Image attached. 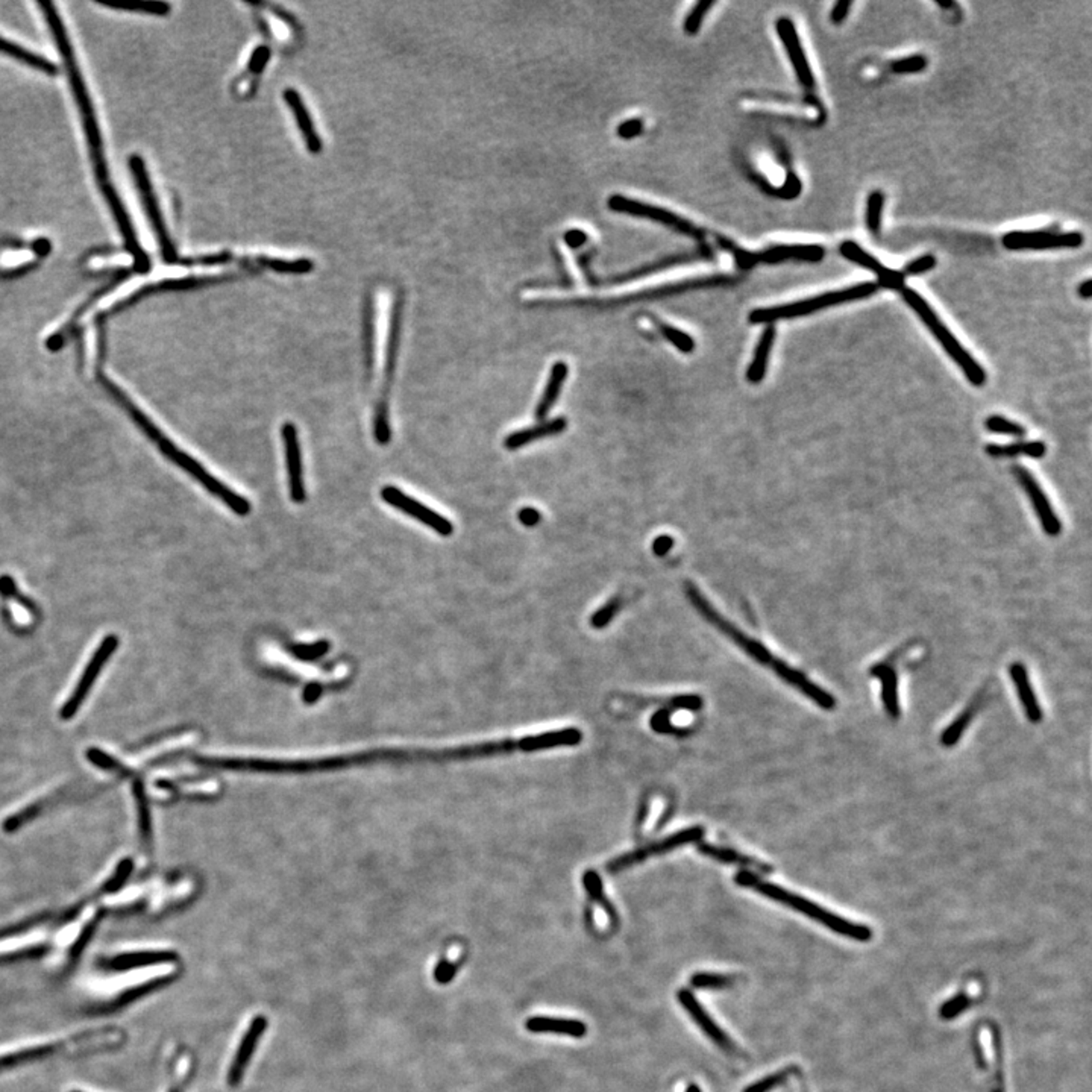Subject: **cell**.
Listing matches in <instances>:
<instances>
[{
  "mask_svg": "<svg viewBox=\"0 0 1092 1092\" xmlns=\"http://www.w3.org/2000/svg\"><path fill=\"white\" fill-rule=\"evenodd\" d=\"M528 1030L533 1033H555L571 1037H584L587 1033L586 1024L575 1019L549 1018V1017H533L528 1018Z\"/></svg>",
  "mask_w": 1092,
  "mask_h": 1092,
  "instance_id": "27",
  "label": "cell"
},
{
  "mask_svg": "<svg viewBox=\"0 0 1092 1092\" xmlns=\"http://www.w3.org/2000/svg\"><path fill=\"white\" fill-rule=\"evenodd\" d=\"M281 434L284 449H285V467H287V477H289L290 500L295 504H302V502H305L307 491H305V484H304V471H302V460H300L298 429L295 427V424L285 422L282 425Z\"/></svg>",
  "mask_w": 1092,
  "mask_h": 1092,
  "instance_id": "14",
  "label": "cell"
},
{
  "mask_svg": "<svg viewBox=\"0 0 1092 1092\" xmlns=\"http://www.w3.org/2000/svg\"><path fill=\"white\" fill-rule=\"evenodd\" d=\"M673 544H675V542H673V537L669 536V534H662V536L655 537L654 540H653V553H654L657 557H664V555H668L671 553V549L673 548Z\"/></svg>",
  "mask_w": 1092,
  "mask_h": 1092,
  "instance_id": "55",
  "label": "cell"
},
{
  "mask_svg": "<svg viewBox=\"0 0 1092 1092\" xmlns=\"http://www.w3.org/2000/svg\"><path fill=\"white\" fill-rule=\"evenodd\" d=\"M271 58V49L267 46H260L256 47L247 63V73L252 76H260L264 70V67L269 63Z\"/></svg>",
  "mask_w": 1092,
  "mask_h": 1092,
  "instance_id": "48",
  "label": "cell"
},
{
  "mask_svg": "<svg viewBox=\"0 0 1092 1092\" xmlns=\"http://www.w3.org/2000/svg\"><path fill=\"white\" fill-rule=\"evenodd\" d=\"M984 425H986V429L989 433H994V434H1004V436L1012 437H1024L1027 434L1026 428L1023 427L1021 424L999 416V414H994V416L986 419Z\"/></svg>",
  "mask_w": 1092,
  "mask_h": 1092,
  "instance_id": "40",
  "label": "cell"
},
{
  "mask_svg": "<svg viewBox=\"0 0 1092 1092\" xmlns=\"http://www.w3.org/2000/svg\"><path fill=\"white\" fill-rule=\"evenodd\" d=\"M1012 473L1018 480L1021 487L1027 493L1028 500H1030L1033 509H1035V513H1037L1039 524L1044 529V533L1050 537L1059 536L1061 531H1062V522H1061L1059 516L1056 515L1055 510L1051 507V504H1050L1046 493L1042 491V487L1035 480V477L1024 466H1019V464H1015L1012 467Z\"/></svg>",
  "mask_w": 1092,
  "mask_h": 1092,
  "instance_id": "12",
  "label": "cell"
},
{
  "mask_svg": "<svg viewBox=\"0 0 1092 1092\" xmlns=\"http://www.w3.org/2000/svg\"><path fill=\"white\" fill-rule=\"evenodd\" d=\"M566 427H568V420H566V419H553V420H548V422H544V424H539L536 427L525 428V429H519V431L511 433L510 436L505 437L504 446H505L507 449H510V451H516L519 448L528 445V443H533V442H537V440H540V438L557 436V434L563 433Z\"/></svg>",
  "mask_w": 1092,
  "mask_h": 1092,
  "instance_id": "22",
  "label": "cell"
},
{
  "mask_svg": "<svg viewBox=\"0 0 1092 1092\" xmlns=\"http://www.w3.org/2000/svg\"><path fill=\"white\" fill-rule=\"evenodd\" d=\"M609 208L616 211V213H624V214H631V216H637V218L654 220L659 223H663L666 227L673 228L675 231L686 234V236L695 237V238H702V236H704L702 231H700L698 228L693 227L687 220L673 214L668 209L654 207V205H649L645 202L630 199V198L620 196V194H613L610 198Z\"/></svg>",
  "mask_w": 1092,
  "mask_h": 1092,
  "instance_id": "9",
  "label": "cell"
},
{
  "mask_svg": "<svg viewBox=\"0 0 1092 1092\" xmlns=\"http://www.w3.org/2000/svg\"><path fill=\"white\" fill-rule=\"evenodd\" d=\"M826 255V251L822 246L818 245H791V246H774L762 254H755L757 261H764L768 264L782 263L784 260H798V261H809V263H819Z\"/></svg>",
  "mask_w": 1092,
  "mask_h": 1092,
  "instance_id": "19",
  "label": "cell"
},
{
  "mask_svg": "<svg viewBox=\"0 0 1092 1092\" xmlns=\"http://www.w3.org/2000/svg\"><path fill=\"white\" fill-rule=\"evenodd\" d=\"M0 54L7 55L9 58H14L18 63L26 64L29 67L46 73V74H50V76H54L58 73V67L50 60H47L41 55L32 54V52L26 50L25 47L5 40L3 36H0Z\"/></svg>",
  "mask_w": 1092,
  "mask_h": 1092,
  "instance_id": "30",
  "label": "cell"
},
{
  "mask_svg": "<svg viewBox=\"0 0 1092 1092\" xmlns=\"http://www.w3.org/2000/svg\"><path fill=\"white\" fill-rule=\"evenodd\" d=\"M1010 678L1015 686V691L1018 695L1023 710L1026 713L1028 721L1032 724H1037L1042 721V710L1037 702V695L1032 687V682L1028 680L1027 669L1026 666L1019 662L1010 664Z\"/></svg>",
  "mask_w": 1092,
  "mask_h": 1092,
  "instance_id": "21",
  "label": "cell"
},
{
  "mask_svg": "<svg viewBox=\"0 0 1092 1092\" xmlns=\"http://www.w3.org/2000/svg\"><path fill=\"white\" fill-rule=\"evenodd\" d=\"M791 1073L792 1070H783V1071H778V1073L766 1075L762 1080H759V1082L754 1083V1085L748 1086L745 1092H769L773 1088H775V1086L782 1085V1083L786 1080V1077Z\"/></svg>",
  "mask_w": 1092,
  "mask_h": 1092,
  "instance_id": "49",
  "label": "cell"
},
{
  "mask_svg": "<svg viewBox=\"0 0 1092 1092\" xmlns=\"http://www.w3.org/2000/svg\"><path fill=\"white\" fill-rule=\"evenodd\" d=\"M691 982L695 988L700 989H721L730 986L733 979L721 974L698 973L692 975Z\"/></svg>",
  "mask_w": 1092,
  "mask_h": 1092,
  "instance_id": "42",
  "label": "cell"
},
{
  "mask_svg": "<svg viewBox=\"0 0 1092 1092\" xmlns=\"http://www.w3.org/2000/svg\"><path fill=\"white\" fill-rule=\"evenodd\" d=\"M70 1092H81V1091H70Z\"/></svg>",
  "mask_w": 1092,
  "mask_h": 1092,
  "instance_id": "63",
  "label": "cell"
},
{
  "mask_svg": "<svg viewBox=\"0 0 1092 1092\" xmlns=\"http://www.w3.org/2000/svg\"><path fill=\"white\" fill-rule=\"evenodd\" d=\"M178 956L173 951H132L116 956L108 960L109 970L113 971H127L132 968L149 966V965L167 964L176 960Z\"/></svg>",
  "mask_w": 1092,
  "mask_h": 1092,
  "instance_id": "24",
  "label": "cell"
},
{
  "mask_svg": "<svg viewBox=\"0 0 1092 1092\" xmlns=\"http://www.w3.org/2000/svg\"><path fill=\"white\" fill-rule=\"evenodd\" d=\"M134 795L136 800V810H138V824H140V833L145 844H151L152 839V827H151V813L147 807V798H146V791L143 788V783L140 780L134 782Z\"/></svg>",
  "mask_w": 1092,
  "mask_h": 1092,
  "instance_id": "35",
  "label": "cell"
},
{
  "mask_svg": "<svg viewBox=\"0 0 1092 1092\" xmlns=\"http://www.w3.org/2000/svg\"><path fill=\"white\" fill-rule=\"evenodd\" d=\"M686 1092H701V1090L700 1088H698V1086H695V1085H692V1086H689V1090H687V1091Z\"/></svg>",
  "mask_w": 1092,
  "mask_h": 1092,
  "instance_id": "62",
  "label": "cell"
},
{
  "mask_svg": "<svg viewBox=\"0 0 1092 1092\" xmlns=\"http://www.w3.org/2000/svg\"><path fill=\"white\" fill-rule=\"evenodd\" d=\"M132 869H134V862L131 859H123L116 868V873L113 874L107 882L103 883L102 892L118 891L127 882L129 874L132 873Z\"/></svg>",
  "mask_w": 1092,
  "mask_h": 1092,
  "instance_id": "45",
  "label": "cell"
},
{
  "mask_svg": "<svg viewBox=\"0 0 1092 1092\" xmlns=\"http://www.w3.org/2000/svg\"><path fill=\"white\" fill-rule=\"evenodd\" d=\"M684 589H686V596L691 601L692 606L700 611L701 615H702V618L707 619L710 624H713L715 627L719 628V630H721L726 636L730 637L737 646H740V648L745 651L746 654L750 655L751 659H754L755 662H759L760 664H766V666H769V664L773 663L774 655L769 653V649H768L766 646L762 645L759 640H755V639H751V637L744 635V633H742L740 630H737L733 624H730L727 619L722 618L718 611L710 606L709 601L706 600V598L701 595V592L698 591L692 582H687Z\"/></svg>",
  "mask_w": 1092,
  "mask_h": 1092,
  "instance_id": "7",
  "label": "cell"
},
{
  "mask_svg": "<svg viewBox=\"0 0 1092 1092\" xmlns=\"http://www.w3.org/2000/svg\"><path fill=\"white\" fill-rule=\"evenodd\" d=\"M642 131H644V123L640 118H630L616 127L618 136L624 140H631L635 136H640Z\"/></svg>",
  "mask_w": 1092,
  "mask_h": 1092,
  "instance_id": "53",
  "label": "cell"
},
{
  "mask_svg": "<svg viewBox=\"0 0 1092 1092\" xmlns=\"http://www.w3.org/2000/svg\"><path fill=\"white\" fill-rule=\"evenodd\" d=\"M980 706H982V695L977 697L973 704H970V706H968V707H966V709H965L964 711H962V713H960V715H959V716H957V718L948 726V728L944 730V733L941 735V745L946 746V748L955 746L956 744L960 740V737L964 736V733L966 731L968 726L973 722L974 716H975V713L980 709Z\"/></svg>",
  "mask_w": 1092,
  "mask_h": 1092,
  "instance_id": "32",
  "label": "cell"
},
{
  "mask_svg": "<svg viewBox=\"0 0 1092 1092\" xmlns=\"http://www.w3.org/2000/svg\"><path fill=\"white\" fill-rule=\"evenodd\" d=\"M284 100H285V103L289 105L293 116L296 118L298 127H299L302 136L307 143V149L311 154H318L322 151V140L318 136V131L314 129L307 105L304 103L299 93L293 90V89H287L284 91Z\"/></svg>",
  "mask_w": 1092,
  "mask_h": 1092,
  "instance_id": "20",
  "label": "cell"
},
{
  "mask_svg": "<svg viewBox=\"0 0 1092 1092\" xmlns=\"http://www.w3.org/2000/svg\"><path fill=\"white\" fill-rule=\"evenodd\" d=\"M775 29L778 32V36L782 40L786 52L791 58V63L793 65V70L797 73L798 81L804 89L812 90L815 87V78H813V73L810 69L806 54L802 50L800 36H798L793 22L788 17L778 18L777 23H775Z\"/></svg>",
  "mask_w": 1092,
  "mask_h": 1092,
  "instance_id": "15",
  "label": "cell"
},
{
  "mask_svg": "<svg viewBox=\"0 0 1092 1092\" xmlns=\"http://www.w3.org/2000/svg\"><path fill=\"white\" fill-rule=\"evenodd\" d=\"M936 3L939 7H942V8H950V7H953V2H941V0H937Z\"/></svg>",
  "mask_w": 1092,
  "mask_h": 1092,
  "instance_id": "61",
  "label": "cell"
},
{
  "mask_svg": "<svg viewBox=\"0 0 1092 1092\" xmlns=\"http://www.w3.org/2000/svg\"><path fill=\"white\" fill-rule=\"evenodd\" d=\"M38 7L43 11V16H45L46 22L49 25V29L52 31L55 45L58 47L61 56H63L67 76H69L70 87H72L73 94H74V100H76L78 108L81 113L82 123H84L85 136H87L89 149H90L91 161H93V167H94L102 194L107 200L109 209L113 211V216L116 218V223H117L118 229H120V234L125 240V245H127L129 254L132 255V258H134V267H136V272H149L151 271V260L143 251V247L138 243V238H136V231H134V227L131 223V218L127 216V209L123 207L122 200L118 198L117 191H116L114 185L111 184V180H109L108 167H107L105 155H103V145H102V138H100L96 114H94L93 105H91L87 87H85L84 79H82L81 72H79L78 64L74 60V54H73L72 46L69 41V36H67V31L64 27L63 20L58 16L52 2H38Z\"/></svg>",
  "mask_w": 1092,
  "mask_h": 1092,
  "instance_id": "1",
  "label": "cell"
},
{
  "mask_svg": "<svg viewBox=\"0 0 1092 1092\" xmlns=\"http://www.w3.org/2000/svg\"><path fill=\"white\" fill-rule=\"evenodd\" d=\"M771 669H773L774 673H777V675L782 678L783 682L791 684L792 687H795V689L800 692V693H802L806 698L813 701V702H815L818 707H821V709H836V700H835L833 695H830L827 691H824L822 687H819L818 684L810 682L809 678H807L804 673L797 671V669H793V668H791L789 664L784 663L780 659H775V657H774L773 663H771Z\"/></svg>",
  "mask_w": 1092,
  "mask_h": 1092,
  "instance_id": "16",
  "label": "cell"
},
{
  "mask_svg": "<svg viewBox=\"0 0 1092 1092\" xmlns=\"http://www.w3.org/2000/svg\"><path fill=\"white\" fill-rule=\"evenodd\" d=\"M455 974V965L451 964L449 960H443L442 964L436 968V979L440 983L449 982Z\"/></svg>",
  "mask_w": 1092,
  "mask_h": 1092,
  "instance_id": "58",
  "label": "cell"
},
{
  "mask_svg": "<svg viewBox=\"0 0 1092 1092\" xmlns=\"http://www.w3.org/2000/svg\"><path fill=\"white\" fill-rule=\"evenodd\" d=\"M364 320H366L364 322V351H366V358H367V367L371 369L373 362V318L371 304L367 305Z\"/></svg>",
  "mask_w": 1092,
  "mask_h": 1092,
  "instance_id": "50",
  "label": "cell"
},
{
  "mask_svg": "<svg viewBox=\"0 0 1092 1092\" xmlns=\"http://www.w3.org/2000/svg\"><path fill=\"white\" fill-rule=\"evenodd\" d=\"M839 251H841V254L844 255L846 260H850L851 263L859 264V266H862L864 269H868V271L875 273V275L879 276V287L893 289V290L898 291L904 287V275H903V272H897V271L888 269L886 266H883L877 258H874L873 255L869 254V252H866L864 249H862V247L857 245V243H855V242L846 240V242H844V243L841 245Z\"/></svg>",
  "mask_w": 1092,
  "mask_h": 1092,
  "instance_id": "17",
  "label": "cell"
},
{
  "mask_svg": "<svg viewBox=\"0 0 1092 1092\" xmlns=\"http://www.w3.org/2000/svg\"><path fill=\"white\" fill-rule=\"evenodd\" d=\"M851 7H853V2H850V0H841V2H837L836 5L831 9V14H830L831 22L836 23V25H839L841 22H844L846 16H848V11H850Z\"/></svg>",
  "mask_w": 1092,
  "mask_h": 1092,
  "instance_id": "57",
  "label": "cell"
},
{
  "mask_svg": "<svg viewBox=\"0 0 1092 1092\" xmlns=\"http://www.w3.org/2000/svg\"><path fill=\"white\" fill-rule=\"evenodd\" d=\"M518 519L519 522L525 527H536L537 524L540 522V519H542V515L534 507H524V509L519 510Z\"/></svg>",
  "mask_w": 1092,
  "mask_h": 1092,
  "instance_id": "56",
  "label": "cell"
},
{
  "mask_svg": "<svg viewBox=\"0 0 1092 1092\" xmlns=\"http://www.w3.org/2000/svg\"><path fill=\"white\" fill-rule=\"evenodd\" d=\"M87 759L94 766H99L102 769L113 771V773L127 774V769L123 764L116 760L113 755L107 754V753H103L102 750H98V748H90L87 751Z\"/></svg>",
  "mask_w": 1092,
  "mask_h": 1092,
  "instance_id": "44",
  "label": "cell"
},
{
  "mask_svg": "<svg viewBox=\"0 0 1092 1092\" xmlns=\"http://www.w3.org/2000/svg\"><path fill=\"white\" fill-rule=\"evenodd\" d=\"M702 835H704V830L701 827L686 828L682 831H677V833L666 837L663 841H659L655 844H651V845L645 846V848H640V850H636L633 853H627V855H620L618 859L611 860L607 864V869L610 873H618V871H622V869L630 868L633 864L644 862L648 857L664 855V853H669V851H673L678 846L697 842V841H700Z\"/></svg>",
  "mask_w": 1092,
  "mask_h": 1092,
  "instance_id": "13",
  "label": "cell"
},
{
  "mask_svg": "<svg viewBox=\"0 0 1092 1092\" xmlns=\"http://www.w3.org/2000/svg\"><path fill=\"white\" fill-rule=\"evenodd\" d=\"M264 1028H266V1019H264L263 1017L255 1018L254 1021H252V1024H251V1027L247 1028L245 1037L242 1039V1044H240L238 1050H237L236 1059H234V1062H232L231 1068H229L228 1080H229L231 1085H237V1083L240 1082L242 1074L245 1071L246 1065L249 1062L251 1055L254 1053L256 1042H258L260 1037L263 1035Z\"/></svg>",
  "mask_w": 1092,
  "mask_h": 1092,
  "instance_id": "23",
  "label": "cell"
},
{
  "mask_svg": "<svg viewBox=\"0 0 1092 1092\" xmlns=\"http://www.w3.org/2000/svg\"><path fill=\"white\" fill-rule=\"evenodd\" d=\"M568 373H569L568 364L564 362H555L553 369H551V373H549V380L546 382L544 395L539 400L536 411H534L537 420L546 419L551 409L554 407L555 402H557L560 393H562V387H563L564 381L568 378Z\"/></svg>",
  "mask_w": 1092,
  "mask_h": 1092,
  "instance_id": "28",
  "label": "cell"
},
{
  "mask_svg": "<svg viewBox=\"0 0 1092 1092\" xmlns=\"http://www.w3.org/2000/svg\"><path fill=\"white\" fill-rule=\"evenodd\" d=\"M926 67H927V58L924 55L908 56V58H903L898 61H893L891 65L892 72L901 73V74L922 72Z\"/></svg>",
  "mask_w": 1092,
  "mask_h": 1092,
  "instance_id": "47",
  "label": "cell"
},
{
  "mask_svg": "<svg viewBox=\"0 0 1092 1092\" xmlns=\"http://www.w3.org/2000/svg\"><path fill=\"white\" fill-rule=\"evenodd\" d=\"M582 882H584V888H586L587 893L591 895L592 900L596 901L601 908L604 909V912L609 915L610 918L616 919V912H615L613 906L610 904V901L607 900L606 895H604V889H602V882H601L600 875L596 873H593V871H589V873L584 874Z\"/></svg>",
  "mask_w": 1092,
  "mask_h": 1092,
  "instance_id": "36",
  "label": "cell"
},
{
  "mask_svg": "<svg viewBox=\"0 0 1092 1092\" xmlns=\"http://www.w3.org/2000/svg\"><path fill=\"white\" fill-rule=\"evenodd\" d=\"M381 498L384 502H387L391 507L400 510L402 513L409 515L411 518L418 519L424 525L434 529L438 536L449 537L454 533V525L449 519L438 515L434 510L424 505L422 502L410 498L404 491L393 487V486H384L381 489Z\"/></svg>",
  "mask_w": 1092,
  "mask_h": 1092,
  "instance_id": "10",
  "label": "cell"
},
{
  "mask_svg": "<svg viewBox=\"0 0 1092 1092\" xmlns=\"http://www.w3.org/2000/svg\"><path fill=\"white\" fill-rule=\"evenodd\" d=\"M1079 295H1080L1082 298H1085V299H1090V298H1091L1092 296L1091 280H1086V281H1083L1082 284L1079 285Z\"/></svg>",
  "mask_w": 1092,
  "mask_h": 1092,
  "instance_id": "60",
  "label": "cell"
},
{
  "mask_svg": "<svg viewBox=\"0 0 1092 1092\" xmlns=\"http://www.w3.org/2000/svg\"><path fill=\"white\" fill-rule=\"evenodd\" d=\"M873 675H877L880 678V686H882V702L883 707L889 718H900V700H898V677L895 669L889 664L880 663L873 666L871 669Z\"/></svg>",
  "mask_w": 1092,
  "mask_h": 1092,
  "instance_id": "25",
  "label": "cell"
},
{
  "mask_svg": "<svg viewBox=\"0 0 1092 1092\" xmlns=\"http://www.w3.org/2000/svg\"><path fill=\"white\" fill-rule=\"evenodd\" d=\"M966 1006H968V999L965 995H957L953 1000L944 1004V1008L941 1010V1015L944 1018H955L956 1015L960 1013Z\"/></svg>",
  "mask_w": 1092,
  "mask_h": 1092,
  "instance_id": "54",
  "label": "cell"
},
{
  "mask_svg": "<svg viewBox=\"0 0 1092 1092\" xmlns=\"http://www.w3.org/2000/svg\"><path fill=\"white\" fill-rule=\"evenodd\" d=\"M900 291L903 299L906 300V304L909 305L910 309H913L918 314L919 318L927 325L930 333L936 337L939 345L944 347L946 355L960 367V371L964 372L966 380L975 387L984 386L986 378H988L984 369L980 364L977 363V360L974 358L973 355L970 354L964 346L960 345V342L942 323V320L937 318L936 313L928 305L927 300L924 299L918 291L909 289V287H903Z\"/></svg>",
  "mask_w": 1092,
  "mask_h": 1092,
  "instance_id": "4",
  "label": "cell"
},
{
  "mask_svg": "<svg viewBox=\"0 0 1092 1092\" xmlns=\"http://www.w3.org/2000/svg\"><path fill=\"white\" fill-rule=\"evenodd\" d=\"M660 333L663 334L664 338L671 345L675 346L682 354H691L695 351V340L682 329L671 327V325H662Z\"/></svg>",
  "mask_w": 1092,
  "mask_h": 1092,
  "instance_id": "41",
  "label": "cell"
},
{
  "mask_svg": "<svg viewBox=\"0 0 1092 1092\" xmlns=\"http://www.w3.org/2000/svg\"><path fill=\"white\" fill-rule=\"evenodd\" d=\"M774 340H775V327L768 325L764 328L762 336L759 338V343L755 346L753 362L746 369V381L750 384H759V382L764 381V375L768 371V363H769V358H771Z\"/></svg>",
  "mask_w": 1092,
  "mask_h": 1092,
  "instance_id": "26",
  "label": "cell"
},
{
  "mask_svg": "<svg viewBox=\"0 0 1092 1092\" xmlns=\"http://www.w3.org/2000/svg\"><path fill=\"white\" fill-rule=\"evenodd\" d=\"M986 454L994 458H1001V457H1018V455H1027L1032 458H1042L1046 454V445L1044 442L1033 440V442H1015L1009 445H988L986 446Z\"/></svg>",
  "mask_w": 1092,
  "mask_h": 1092,
  "instance_id": "31",
  "label": "cell"
},
{
  "mask_svg": "<svg viewBox=\"0 0 1092 1092\" xmlns=\"http://www.w3.org/2000/svg\"><path fill=\"white\" fill-rule=\"evenodd\" d=\"M677 999L682 1003V1008L691 1015V1018L697 1023V1026L707 1035V1037L716 1044V1046L724 1048V1050H731L733 1044L731 1039L719 1028L718 1024L710 1018L709 1013L701 1008L700 1003L692 995L689 991H678Z\"/></svg>",
  "mask_w": 1092,
  "mask_h": 1092,
  "instance_id": "18",
  "label": "cell"
},
{
  "mask_svg": "<svg viewBox=\"0 0 1092 1092\" xmlns=\"http://www.w3.org/2000/svg\"><path fill=\"white\" fill-rule=\"evenodd\" d=\"M46 918H47V913H43V915H40V917H34V918L26 919V921H22V922H18V924H14V926H9V927L2 928V930H0V939H7V937L17 936V935H22L23 932H27L29 928L34 927V926H36V924H40V922H45Z\"/></svg>",
  "mask_w": 1092,
  "mask_h": 1092,
  "instance_id": "51",
  "label": "cell"
},
{
  "mask_svg": "<svg viewBox=\"0 0 1092 1092\" xmlns=\"http://www.w3.org/2000/svg\"><path fill=\"white\" fill-rule=\"evenodd\" d=\"M1085 237L1080 232H1046V231H1013L1003 237V245L1009 251H1046V249H1074L1083 245Z\"/></svg>",
  "mask_w": 1092,
  "mask_h": 1092,
  "instance_id": "11",
  "label": "cell"
},
{
  "mask_svg": "<svg viewBox=\"0 0 1092 1092\" xmlns=\"http://www.w3.org/2000/svg\"><path fill=\"white\" fill-rule=\"evenodd\" d=\"M713 5H715V3H713L711 0H701V2H698V3L693 7L691 12H689V16L686 17V22H684V32L689 34V36H695V34L700 31L702 18L706 17L707 11H709Z\"/></svg>",
  "mask_w": 1092,
  "mask_h": 1092,
  "instance_id": "43",
  "label": "cell"
},
{
  "mask_svg": "<svg viewBox=\"0 0 1092 1092\" xmlns=\"http://www.w3.org/2000/svg\"><path fill=\"white\" fill-rule=\"evenodd\" d=\"M586 240H587V236H586V232L582 231V229H569V231L564 234V242L568 243V246L573 247V249L584 245Z\"/></svg>",
  "mask_w": 1092,
  "mask_h": 1092,
  "instance_id": "59",
  "label": "cell"
},
{
  "mask_svg": "<svg viewBox=\"0 0 1092 1092\" xmlns=\"http://www.w3.org/2000/svg\"><path fill=\"white\" fill-rule=\"evenodd\" d=\"M400 316H402V298L400 295L396 296L393 309H391L390 331H389V343H387V360H386V381H384V395L382 400L387 402V395H389V387H390L391 375L395 371V362L398 355V346H400Z\"/></svg>",
  "mask_w": 1092,
  "mask_h": 1092,
  "instance_id": "29",
  "label": "cell"
},
{
  "mask_svg": "<svg viewBox=\"0 0 1092 1092\" xmlns=\"http://www.w3.org/2000/svg\"><path fill=\"white\" fill-rule=\"evenodd\" d=\"M105 384L108 386L111 390L114 391V395L117 396L118 400H122L125 402V405H127V409L131 410V413H132V416H134L136 422L141 425V428L145 429L146 433L149 434L151 438H154L155 442H156V445L160 446V449H161L164 454L167 455L172 462H175L178 466H181L185 472L190 473L193 478H196V480H198V481H199L207 491H211L216 498L222 500L227 507L231 509V511H234L238 516H243V518H245V516H247V515L251 513V509H252V507H251V502L246 500L245 496L238 495L237 491L227 487L223 482L218 481V478H214L213 475H209V473L207 472V471H205V469H204V467H202L194 458H191L190 455L182 453L181 449H178L176 446L173 445L172 442H170L167 437L164 436L163 433H161L158 428L155 427L154 424L149 420L147 416H145L140 410L136 409V405H132V404L129 402V400L125 396V393L120 391V389L116 387L113 382L105 381Z\"/></svg>",
  "mask_w": 1092,
  "mask_h": 1092,
  "instance_id": "2",
  "label": "cell"
},
{
  "mask_svg": "<svg viewBox=\"0 0 1092 1092\" xmlns=\"http://www.w3.org/2000/svg\"><path fill=\"white\" fill-rule=\"evenodd\" d=\"M619 609H620V600H619V598H613V600L609 601V602L604 604L598 611H595V613L592 615V627L596 628V630L607 627L610 622L613 620V618L616 616Z\"/></svg>",
  "mask_w": 1092,
  "mask_h": 1092,
  "instance_id": "46",
  "label": "cell"
},
{
  "mask_svg": "<svg viewBox=\"0 0 1092 1092\" xmlns=\"http://www.w3.org/2000/svg\"><path fill=\"white\" fill-rule=\"evenodd\" d=\"M61 1048L60 1044H47V1046H29V1048H22L14 1053L0 1056V1073L9 1070L12 1066H17L20 1064L32 1062L36 1059H45L47 1056L55 1055Z\"/></svg>",
  "mask_w": 1092,
  "mask_h": 1092,
  "instance_id": "33",
  "label": "cell"
},
{
  "mask_svg": "<svg viewBox=\"0 0 1092 1092\" xmlns=\"http://www.w3.org/2000/svg\"><path fill=\"white\" fill-rule=\"evenodd\" d=\"M698 850H700V853H702V855H707V857H711V859H715V860H718V862H722V864H742V866H751V868H754V869H759V871H764V873H766V871H769V869H771L769 866H766V864H760V862H757V860H754V859H751V857H748V855H740V853H736L735 850H728V848H721V846L707 845V844H706V845H700V848H698Z\"/></svg>",
  "mask_w": 1092,
  "mask_h": 1092,
  "instance_id": "34",
  "label": "cell"
},
{
  "mask_svg": "<svg viewBox=\"0 0 1092 1092\" xmlns=\"http://www.w3.org/2000/svg\"><path fill=\"white\" fill-rule=\"evenodd\" d=\"M735 880H736L739 886L754 889L755 892L762 893V895L768 897V898H771V900L777 901V903H782L784 906H788V908H791V909L797 910V912H800L802 915L809 917L810 919L818 921L819 924L826 926V927L833 930L835 933L842 935V936L855 939V941H859V942H866V941H869V939L873 937L871 928L866 927V926H860V924H855V922H851V921H848V919L842 918V917H839V915H835V913L828 912L827 909H824V908L818 906L817 903L806 900L804 897L797 895V893H793V892L786 891V889H783V888L777 886V884H774V883L764 882L760 877H757L755 874L748 873V871H742V873L737 874Z\"/></svg>",
  "mask_w": 1092,
  "mask_h": 1092,
  "instance_id": "3",
  "label": "cell"
},
{
  "mask_svg": "<svg viewBox=\"0 0 1092 1092\" xmlns=\"http://www.w3.org/2000/svg\"><path fill=\"white\" fill-rule=\"evenodd\" d=\"M102 7L111 9H122V11H132V12H143V14H152V16H167L170 12V5L165 2H138L132 5H125V3H109V2H98Z\"/></svg>",
  "mask_w": 1092,
  "mask_h": 1092,
  "instance_id": "37",
  "label": "cell"
},
{
  "mask_svg": "<svg viewBox=\"0 0 1092 1092\" xmlns=\"http://www.w3.org/2000/svg\"><path fill=\"white\" fill-rule=\"evenodd\" d=\"M118 639L116 636H113V635L105 637V639L102 640V644H100L99 648L96 649V653L93 654L90 662H89L87 668H85V671L82 673L79 682H78L76 687H74V691L72 692L70 698L65 701L63 709L60 710V716H61V719H65V721H67V719H72L73 716L78 713V710L81 709L82 702H84V700L89 697V692H90L91 687H93L94 680L98 678V675H99L100 671H102V668H103L105 663H107L109 659H111V655L114 654V651H116Z\"/></svg>",
  "mask_w": 1092,
  "mask_h": 1092,
  "instance_id": "8",
  "label": "cell"
},
{
  "mask_svg": "<svg viewBox=\"0 0 1092 1092\" xmlns=\"http://www.w3.org/2000/svg\"><path fill=\"white\" fill-rule=\"evenodd\" d=\"M129 169H131L132 176L136 180V190L140 193V199L143 202L146 214L149 218L151 227L154 229L155 237L158 240L163 260L165 263H176L178 261L176 247L173 245L172 238L169 236V231H167V227L164 223L163 214H161L158 200L155 196L149 173H147L145 161L141 160L140 155H131L129 156Z\"/></svg>",
  "mask_w": 1092,
  "mask_h": 1092,
  "instance_id": "6",
  "label": "cell"
},
{
  "mask_svg": "<svg viewBox=\"0 0 1092 1092\" xmlns=\"http://www.w3.org/2000/svg\"><path fill=\"white\" fill-rule=\"evenodd\" d=\"M879 290H880V287H879L877 282H862V284H855L853 287L842 289V290L828 291L824 295L798 300V302H792V304H786V305L753 309L748 316V322L754 323V325H760V323L773 325L774 322H777V320L801 318V316H807L810 313H815L819 309L836 307V305L851 302V300L864 299V298L873 296Z\"/></svg>",
  "mask_w": 1092,
  "mask_h": 1092,
  "instance_id": "5",
  "label": "cell"
},
{
  "mask_svg": "<svg viewBox=\"0 0 1092 1092\" xmlns=\"http://www.w3.org/2000/svg\"><path fill=\"white\" fill-rule=\"evenodd\" d=\"M935 266H936V256L935 255H922L917 260L910 261L909 264H906L903 275H921V273L932 271Z\"/></svg>",
  "mask_w": 1092,
  "mask_h": 1092,
  "instance_id": "52",
  "label": "cell"
},
{
  "mask_svg": "<svg viewBox=\"0 0 1092 1092\" xmlns=\"http://www.w3.org/2000/svg\"><path fill=\"white\" fill-rule=\"evenodd\" d=\"M373 434L375 440L380 445H387L390 443V425H389V404L387 402H378L375 409V419H373Z\"/></svg>",
  "mask_w": 1092,
  "mask_h": 1092,
  "instance_id": "39",
  "label": "cell"
},
{
  "mask_svg": "<svg viewBox=\"0 0 1092 1092\" xmlns=\"http://www.w3.org/2000/svg\"><path fill=\"white\" fill-rule=\"evenodd\" d=\"M883 204H884V194L882 191L874 190L869 193L866 202V225L875 236L880 232Z\"/></svg>",
  "mask_w": 1092,
  "mask_h": 1092,
  "instance_id": "38",
  "label": "cell"
}]
</instances>
